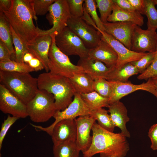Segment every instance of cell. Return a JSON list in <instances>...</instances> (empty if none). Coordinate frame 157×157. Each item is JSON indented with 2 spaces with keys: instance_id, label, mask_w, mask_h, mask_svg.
Wrapping results in <instances>:
<instances>
[{
  "instance_id": "1",
  "label": "cell",
  "mask_w": 157,
  "mask_h": 157,
  "mask_svg": "<svg viewBox=\"0 0 157 157\" xmlns=\"http://www.w3.org/2000/svg\"><path fill=\"white\" fill-rule=\"evenodd\" d=\"M10 25L26 46L39 35L38 27L33 19L37 20L32 0H13L11 9L3 13Z\"/></svg>"
},
{
  "instance_id": "2",
  "label": "cell",
  "mask_w": 157,
  "mask_h": 157,
  "mask_svg": "<svg viewBox=\"0 0 157 157\" xmlns=\"http://www.w3.org/2000/svg\"><path fill=\"white\" fill-rule=\"evenodd\" d=\"M92 140L88 149L83 153L84 157H92L99 153L101 157L115 155L124 157L129 149L126 137L120 133H115L101 127L96 122L92 129Z\"/></svg>"
},
{
  "instance_id": "3",
  "label": "cell",
  "mask_w": 157,
  "mask_h": 157,
  "mask_svg": "<svg viewBox=\"0 0 157 157\" xmlns=\"http://www.w3.org/2000/svg\"><path fill=\"white\" fill-rule=\"evenodd\" d=\"M37 79L38 89L53 95L56 110H64L72 101L76 92L69 78L46 72L39 74Z\"/></svg>"
},
{
  "instance_id": "4",
  "label": "cell",
  "mask_w": 157,
  "mask_h": 157,
  "mask_svg": "<svg viewBox=\"0 0 157 157\" xmlns=\"http://www.w3.org/2000/svg\"><path fill=\"white\" fill-rule=\"evenodd\" d=\"M0 82L26 105L33 99L38 90L37 78L29 73L0 70Z\"/></svg>"
},
{
  "instance_id": "5",
  "label": "cell",
  "mask_w": 157,
  "mask_h": 157,
  "mask_svg": "<svg viewBox=\"0 0 157 157\" xmlns=\"http://www.w3.org/2000/svg\"><path fill=\"white\" fill-rule=\"evenodd\" d=\"M26 105L28 116L35 122L48 121L56 111L53 95L44 90L38 89L34 97Z\"/></svg>"
},
{
  "instance_id": "6",
  "label": "cell",
  "mask_w": 157,
  "mask_h": 157,
  "mask_svg": "<svg viewBox=\"0 0 157 157\" xmlns=\"http://www.w3.org/2000/svg\"><path fill=\"white\" fill-rule=\"evenodd\" d=\"M51 35L52 41L49 53V72L69 78L75 74L84 73L81 67L72 63L68 56L56 46L54 40L55 33Z\"/></svg>"
},
{
  "instance_id": "7",
  "label": "cell",
  "mask_w": 157,
  "mask_h": 157,
  "mask_svg": "<svg viewBox=\"0 0 157 157\" xmlns=\"http://www.w3.org/2000/svg\"><path fill=\"white\" fill-rule=\"evenodd\" d=\"M54 33L56 44L63 53L67 56H78L80 58L88 56L89 49L68 27H66L59 33Z\"/></svg>"
},
{
  "instance_id": "8",
  "label": "cell",
  "mask_w": 157,
  "mask_h": 157,
  "mask_svg": "<svg viewBox=\"0 0 157 157\" xmlns=\"http://www.w3.org/2000/svg\"><path fill=\"white\" fill-rule=\"evenodd\" d=\"M48 12L46 18L52 27L46 30L38 28L39 35H50L60 32L67 26L68 21L72 17L67 0H56L50 7Z\"/></svg>"
},
{
  "instance_id": "9",
  "label": "cell",
  "mask_w": 157,
  "mask_h": 157,
  "mask_svg": "<svg viewBox=\"0 0 157 157\" xmlns=\"http://www.w3.org/2000/svg\"><path fill=\"white\" fill-rule=\"evenodd\" d=\"M90 111L83 100L81 94L76 92L74 99L68 106L62 111L56 110L53 117L54 122L46 127L31 124L38 131L46 132L49 135L54 126L59 121L65 119H75L77 117L89 115Z\"/></svg>"
},
{
  "instance_id": "10",
  "label": "cell",
  "mask_w": 157,
  "mask_h": 157,
  "mask_svg": "<svg viewBox=\"0 0 157 157\" xmlns=\"http://www.w3.org/2000/svg\"><path fill=\"white\" fill-rule=\"evenodd\" d=\"M67 26L81 40L89 49L95 47L101 39L100 32L81 17H71L68 21Z\"/></svg>"
},
{
  "instance_id": "11",
  "label": "cell",
  "mask_w": 157,
  "mask_h": 157,
  "mask_svg": "<svg viewBox=\"0 0 157 157\" xmlns=\"http://www.w3.org/2000/svg\"><path fill=\"white\" fill-rule=\"evenodd\" d=\"M131 50L138 53L155 52L157 50L156 31L144 30L137 25L131 38Z\"/></svg>"
},
{
  "instance_id": "12",
  "label": "cell",
  "mask_w": 157,
  "mask_h": 157,
  "mask_svg": "<svg viewBox=\"0 0 157 157\" xmlns=\"http://www.w3.org/2000/svg\"><path fill=\"white\" fill-rule=\"evenodd\" d=\"M0 110L5 114H10L19 118L28 116L26 105L1 84Z\"/></svg>"
},
{
  "instance_id": "13",
  "label": "cell",
  "mask_w": 157,
  "mask_h": 157,
  "mask_svg": "<svg viewBox=\"0 0 157 157\" xmlns=\"http://www.w3.org/2000/svg\"><path fill=\"white\" fill-rule=\"evenodd\" d=\"M110 82L112 91L109 99V104L120 101V99L125 96L140 90L147 91L157 98V92L151 78L149 79L146 82L138 85L134 84L129 82Z\"/></svg>"
},
{
  "instance_id": "14",
  "label": "cell",
  "mask_w": 157,
  "mask_h": 157,
  "mask_svg": "<svg viewBox=\"0 0 157 157\" xmlns=\"http://www.w3.org/2000/svg\"><path fill=\"white\" fill-rule=\"evenodd\" d=\"M98 30L101 34V39L109 44L117 54L118 59L115 68H119L127 63L139 60L147 53H138L130 50L106 31L99 29Z\"/></svg>"
},
{
  "instance_id": "15",
  "label": "cell",
  "mask_w": 157,
  "mask_h": 157,
  "mask_svg": "<svg viewBox=\"0 0 157 157\" xmlns=\"http://www.w3.org/2000/svg\"><path fill=\"white\" fill-rule=\"evenodd\" d=\"M53 145L76 142V126L75 119L62 120L56 123L50 134Z\"/></svg>"
},
{
  "instance_id": "16",
  "label": "cell",
  "mask_w": 157,
  "mask_h": 157,
  "mask_svg": "<svg viewBox=\"0 0 157 157\" xmlns=\"http://www.w3.org/2000/svg\"><path fill=\"white\" fill-rule=\"evenodd\" d=\"M103 24L105 31L131 50L132 35L137 25L127 22H108Z\"/></svg>"
},
{
  "instance_id": "17",
  "label": "cell",
  "mask_w": 157,
  "mask_h": 157,
  "mask_svg": "<svg viewBox=\"0 0 157 157\" xmlns=\"http://www.w3.org/2000/svg\"><path fill=\"white\" fill-rule=\"evenodd\" d=\"M76 126V143L83 153L86 152L91 144L92 137L90 133L96 120L90 115L82 116L75 119Z\"/></svg>"
},
{
  "instance_id": "18",
  "label": "cell",
  "mask_w": 157,
  "mask_h": 157,
  "mask_svg": "<svg viewBox=\"0 0 157 157\" xmlns=\"http://www.w3.org/2000/svg\"><path fill=\"white\" fill-rule=\"evenodd\" d=\"M52 41L51 35H39L27 46L28 51L41 62L46 72H49V53Z\"/></svg>"
},
{
  "instance_id": "19",
  "label": "cell",
  "mask_w": 157,
  "mask_h": 157,
  "mask_svg": "<svg viewBox=\"0 0 157 157\" xmlns=\"http://www.w3.org/2000/svg\"><path fill=\"white\" fill-rule=\"evenodd\" d=\"M88 57L102 62L111 69L115 67L118 59L117 54L113 48L101 39L95 47L89 49Z\"/></svg>"
},
{
  "instance_id": "20",
  "label": "cell",
  "mask_w": 157,
  "mask_h": 157,
  "mask_svg": "<svg viewBox=\"0 0 157 157\" xmlns=\"http://www.w3.org/2000/svg\"><path fill=\"white\" fill-rule=\"evenodd\" d=\"M112 120L115 127L121 130L120 133L126 137L130 138V134L126 124L130 118L127 115V110L124 104L120 101L110 104L108 107Z\"/></svg>"
},
{
  "instance_id": "21",
  "label": "cell",
  "mask_w": 157,
  "mask_h": 157,
  "mask_svg": "<svg viewBox=\"0 0 157 157\" xmlns=\"http://www.w3.org/2000/svg\"><path fill=\"white\" fill-rule=\"evenodd\" d=\"M77 65L81 67L84 73L89 75L94 80L105 79L111 69L102 62L88 56L80 58Z\"/></svg>"
},
{
  "instance_id": "22",
  "label": "cell",
  "mask_w": 157,
  "mask_h": 157,
  "mask_svg": "<svg viewBox=\"0 0 157 157\" xmlns=\"http://www.w3.org/2000/svg\"><path fill=\"white\" fill-rule=\"evenodd\" d=\"M144 19L142 15L137 11L131 12L124 10L114 2L112 11L108 18L107 22H130L140 26L144 24Z\"/></svg>"
},
{
  "instance_id": "23",
  "label": "cell",
  "mask_w": 157,
  "mask_h": 157,
  "mask_svg": "<svg viewBox=\"0 0 157 157\" xmlns=\"http://www.w3.org/2000/svg\"><path fill=\"white\" fill-rule=\"evenodd\" d=\"M139 73L136 68L129 63L119 68H112L105 79L110 81L126 83L130 77Z\"/></svg>"
},
{
  "instance_id": "24",
  "label": "cell",
  "mask_w": 157,
  "mask_h": 157,
  "mask_svg": "<svg viewBox=\"0 0 157 157\" xmlns=\"http://www.w3.org/2000/svg\"><path fill=\"white\" fill-rule=\"evenodd\" d=\"M69 79L76 93L81 94L94 91L93 85L94 80L86 73L75 74Z\"/></svg>"
},
{
  "instance_id": "25",
  "label": "cell",
  "mask_w": 157,
  "mask_h": 157,
  "mask_svg": "<svg viewBox=\"0 0 157 157\" xmlns=\"http://www.w3.org/2000/svg\"><path fill=\"white\" fill-rule=\"evenodd\" d=\"M0 40L4 44L11 55L15 54L10 25L3 13L0 12Z\"/></svg>"
},
{
  "instance_id": "26",
  "label": "cell",
  "mask_w": 157,
  "mask_h": 157,
  "mask_svg": "<svg viewBox=\"0 0 157 157\" xmlns=\"http://www.w3.org/2000/svg\"><path fill=\"white\" fill-rule=\"evenodd\" d=\"M81 95L90 111L99 108L108 107L109 106V99L101 96L94 91Z\"/></svg>"
},
{
  "instance_id": "27",
  "label": "cell",
  "mask_w": 157,
  "mask_h": 157,
  "mask_svg": "<svg viewBox=\"0 0 157 157\" xmlns=\"http://www.w3.org/2000/svg\"><path fill=\"white\" fill-rule=\"evenodd\" d=\"M108 110L103 108L90 111V116L98 122V124L103 129L113 132L115 127Z\"/></svg>"
},
{
  "instance_id": "28",
  "label": "cell",
  "mask_w": 157,
  "mask_h": 157,
  "mask_svg": "<svg viewBox=\"0 0 157 157\" xmlns=\"http://www.w3.org/2000/svg\"><path fill=\"white\" fill-rule=\"evenodd\" d=\"M54 157H78L81 151L76 142L53 145Z\"/></svg>"
},
{
  "instance_id": "29",
  "label": "cell",
  "mask_w": 157,
  "mask_h": 157,
  "mask_svg": "<svg viewBox=\"0 0 157 157\" xmlns=\"http://www.w3.org/2000/svg\"><path fill=\"white\" fill-rule=\"evenodd\" d=\"M145 15L147 17V28L156 31L157 29V10L153 0H144Z\"/></svg>"
},
{
  "instance_id": "30",
  "label": "cell",
  "mask_w": 157,
  "mask_h": 157,
  "mask_svg": "<svg viewBox=\"0 0 157 157\" xmlns=\"http://www.w3.org/2000/svg\"><path fill=\"white\" fill-rule=\"evenodd\" d=\"M0 70L9 72L29 73L34 71L28 65L11 60L0 62Z\"/></svg>"
},
{
  "instance_id": "31",
  "label": "cell",
  "mask_w": 157,
  "mask_h": 157,
  "mask_svg": "<svg viewBox=\"0 0 157 157\" xmlns=\"http://www.w3.org/2000/svg\"><path fill=\"white\" fill-rule=\"evenodd\" d=\"M13 44L15 48V61L20 63L23 62V57L28 51L27 46L22 40L17 35L10 25Z\"/></svg>"
},
{
  "instance_id": "32",
  "label": "cell",
  "mask_w": 157,
  "mask_h": 157,
  "mask_svg": "<svg viewBox=\"0 0 157 157\" xmlns=\"http://www.w3.org/2000/svg\"><path fill=\"white\" fill-rule=\"evenodd\" d=\"M84 5L86 12L91 16L96 24L98 29L105 31V28L103 23L98 16L97 12L96 3L94 0H85Z\"/></svg>"
},
{
  "instance_id": "33",
  "label": "cell",
  "mask_w": 157,
  "mask_h": 157,
  "mask_svg": "<svg viewBox=\"0 0 157 157\" xmlns=\"http://www.w3.org/2000/svg\"><path fill=\"white\" fill-rule=\"evenodd\" d=\"M93 89L101 96L109 99L112 92L110 82L105 78H101L94 80Z\"/></svg>"
},
{
  "instance_id": "34",
  "label": "cell",
  "mask_w": 157,
  "mask_h": 157,
  "mask_svg": "<svg viewBox=\"0 0 157 157\" xmlns=\"http://www.w3.org/2000/svg\"><path fill=\"white\" fill-rule=\"evenodd\" d=\"M97 7L100 14V19L103 23L108 22L107 19L111 14L114 2L113 0H96Z\"/></svg>"
},
{
  "instance_id": "35",
  "label": "cell",
  "mask_w": 157,
  "mask_h": 157,
  "mask_svg": "<svg viewBox=\"0 0 157 157\" xmlns=\"http://www.w3.org/2000/svg\"><path fill=\"white\" fill-rule=\"evenodd\" d=\"M155 54V52H147L139 60L130 63L136 68L139 73H142L151 63L154 60Z\"/></svg>"
},
{
  "instance_id": "36",
  "label": "cell",
  "mask_w": 157,
  "mask_h": 157,
  "mask_svg": "<svg viewBox=\"0 0 157 157\" xmlns=\"http://www.w3.org/2000/svg\"><path fill=\"white\" fill-rule=\"evenodd\" d=\"M56 0H32L34 13L36 15L42 16L48 12L50 7Z\"/></svg>"
},
{
  "instance_id": "37",
  "label": "cell",
  "mask_w": 157,
  "mask_h": 157,
  "mask_svg": "<svg viewBox=\"0 0 157 157\" xmlns=\"http://www.w3.org/2000/svg\"><path fill=\"white\" fill-rule=\"evenodd\" d=\"M84 0H67L72 17H81L84 13Z\"/></svg>"
},
{
  "instance_id": "38",
  "label": "cell",
  "mask_w": 157,
  "mask_h": 157,
  "mask_svg": "<svg viewBox=\"0 0 157 157\" xmlns=\"http://www.w3.org/2000/svg\"><path fill=\"white\" fill-rule=\"evenodd\" d=\"M23 62L28 65L34 71H37L44 69L41 62L28 50L24 53L23 57Z\"/></svg>"
},
{
  "instance_id": "39",
  "label": "cell",
  "mask_w": 157,
  "mask_h": 157,
  "mask_svg": "<svg viewBox=\"0 0 157 157\" xmlns=\"http://www.w3.org/2000/svg\"><path fill=\"white\" fill-rule=\"evenodd\" d=\"M157 76V50L154 60L151 65L137 77L139 80H148Z\"/></svg>"
},
{
  "instance_id": "40",
  "label": "cell",
  "mask_w": 157,
  "mask_h": 157,
  "mask_svg": "<svg viewBox=\"0 0 157 157\" xmlns=\"http://www.w3.org/2000/svg\"><path fill=\"white\" fill-rule=\"evenodd\" d=\"M18 118L8 115L1 125L0 131V150L1 149L3 140L9 128L18 119Z\"/></svg>"
},
{
  "instance_id": "41",
  "label": "cell",
  "mask_w": 157,
  "mask_h": 157,
  "mask_svg": "<svg viewBox=\"0 0 157 157\" xmlns=\"http://www.w3.org/2000/svg\"><path fill=\"white\" fill-rule=\"evenodd\" d=\"M148 135L151 141V148L153 150H157V123L150 127Z\"/></svg>"
},
{
  "instance_id": "42",
  "label": "cell",
  "mask_w": 157,
  "mask_h": 157,
  "mask_svg": "<svg viewBox=\"0 0 157 157\" xmlns=\"http://www.w3.org/2000/svg\"><path fill=\"white\" fill-rule=\"evenodd\" d=\"M11 55L3 43L0 40V62L12 60Z\"/></svg>"
},
{
  "instance_id": "43",
  "label": "cell",
  "mask_w": 157,
  "mask_h": 157,
  "mask_svg": "<svg viewBox=\"0 0 157 157\" xmlns=\"http://www.w3.org/2000/svg\"><path fill=\"white\" fill-rule=\"evenodd\" d=\"M134 9L141 15H145L144 0H128Z\"/></svg>"
},
{
  "instance_id": "44",
  "label": "cell",
  "mask_w": 157,
  "mask_h": 157,
  "mask_svg": "<svg viewBox=\"0 0 157 157\" xmlns=\"http://www.w3.org/2000/svg\"><path fill=\"white\" fill-rule=\"evenodd\" d=\"M113 1L115 3L122 9L131 12L136 11L132 7L128 0H113Z\"/></svg>"
},
{
  "instance_id": "45",
  "label": "cell",
  "mask_w": 157,
  "mask_h": 157,
  "mask_svg": "<svg viewBox=\"0 0 157 157\" xmlns=\"http://www.w3.org/2000/svg\"><path fill=\"white\" fill-rule=\"evenodd\" d=\"M13 0H0V12L3 13L9 11L11 8Z\"/></svg>"
},
{
  "instance_id": "46",
  "label": "cell",
  "mask_w": 157,
  "mask_h": 157,
  "mask_svg": "<svg viewBox=\"0 0 157 157\" xmlns=\"http://www.w3.org/2000/svg\"><path fill=\"white\" fill-rule=\"evenodd\" d=\"M155 89L157 92V76L151 78Z\"/></svg>"
},
{
  "instance_id": "47",
  "label": "cell",
  "mask_w": 157,
  "mask_h": 157,
  "mask_svg": "<svg viewBox=\"0 0 157 157\" xmlns=\"http://www.w3.org/2000/svg\"><path fill=\"white\" fill-rule=\"evenodd\" d=\"M155 4L157 5V0H153Z\"/></svg>"
},
{
  "instance_id": "48",
  "label": "cell",
  "mask_w": 157,
  "mask_h": 157,
  "mask_svg": "<svg viewBox=\"0 0 157 157\" xmlns=\"http://www.w3.org/2000/svg\"><path fill=\"white\" fill-rule=\"evenodd\" d=\"M109 157H117L116 156L114 155Z\"/></svg>"
}]
</instances>
